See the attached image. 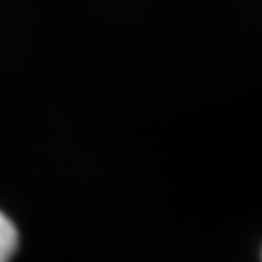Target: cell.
Listing matches in <instances>:
<instances>
[{
  "label": "cell",
  "instance_id": "6da1fadb",
  "mask_svg": "<svg viewBox=\"0 0 262 262\" xmlns=\"http://www.w3.org/2000/svg\"><path fill=\"white\" fill-rule=\"evenodd\" d=\"M16 246H18V233L15 224L0 211V262H11Z\"/></svg>",
  "mask_w": 262,
  "mask_h": 262
}]
</instances>
